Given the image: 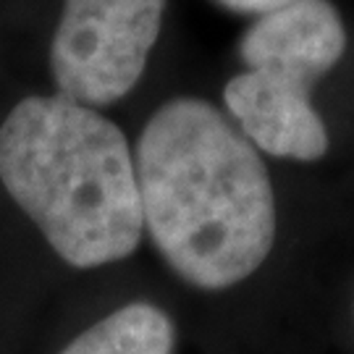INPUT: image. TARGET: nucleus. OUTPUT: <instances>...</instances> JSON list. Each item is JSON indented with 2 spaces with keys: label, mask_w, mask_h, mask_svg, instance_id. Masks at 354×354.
<instances>
[{
  "label": "nucleus",
  "mask_w": 354,
  "mask_h": 354,
  "mask_svg": "<svg viewBox=\"0 0 354 354\" xmlns=\"http://www.w3.org/2000/svg\"><path fill=\"white\" fill-rule=\"evenodd\" d=\"M346 50V29L330 0H297L260 16L239 42L247 71H266L315 87Z\"/></svg>",
  "instance_id": "20e7f679"
},
{
  "label": "nucleus",
  "mask_w": 354,
  "mask_h": 354,
  "mask_svg": "<svg viewBox=\"0 0 354 354\" xmlns=\"http://www.w3.org/2000/svg\"><path fill=\"white\" fill-rule=\"evenodd\" d=\"M215 3H221L223 8L234 13H252V16H268V13L273 11H281V8H286L291 3H297V0H215Z\"/></svg>",
  "instance_id": "0eeeda50"
},
{
  "label": "nucleus",
  "mask_w": 354,
  "mask_h": 354,
  "mask_svg": "<svg viewBox=\"0 0 354 354\" xmlns=\"http://www.w3.org/2000/svg\"><path fill=\"white\" fill-rule=\"evenodd\" d=\"M176 330L160 307L131 302L82 330L61 354H174Z\"/></svg>",
  "instance_id": "423d86ee"
},
{
  "label": "nucleus",
  "mask_w": 354,
  "mask_h": 354,
  "mask_svg": "<svg viewBox=\"0 0 354 354\" xmlns=\"http://www.w3.org/2000/svg\"><path fill=\"white\" fill-rule=\"evenodd\" d=\"M0 181L68 266L100 268L140 247L134 155L95 108L61 95L16 102L0 124Z\"/></svg>",
  "instance_id": "f03ea898"
},
{
  "label": "nucleus",
  "mask_w": 354,
  "mask_h": 354,
  "mask_svg": "<svg viewBox=\"0 0 354 354\" xmlns=\"http://www.w3.org/2000/svg\"><path fill=\"white\" fill-rule=\"evenodd\" d=\"M142 221L165 263L200 289H228L266 263L276 197L250 140L210 102L176 97L134 152Z\"/></svg>",
  "instance_id": "f257e3e1"
},
{
  "label": "nucleus",
  "mask_w": 354,
  "mask_h": 354,
  "mask_svg": "<svg viewBox=\"0 0 354 354\" xmlns=\"http://www.w3.org/2000/svg\"><path fill=\"white\" fill-rule=\"evenodd\" d=\"M165 0H64L50 42L61 97L102 108L127 97L160 37Z\"/></svg>",
  "instance_id": "7ed1b4c3"
},
{
  "label": "nucleus",
  "mask_w": 354,
  "mask_h": 354,
  "mask_svg": "<svg viewBox=\"0 0 354 354\" xmlns=\"http://www.w3.org/2000/svg\"><path fill=\"white\" fill-rule=\"evenodd\" d=\"M310 92L283 76L244 71L226 84L223 100L254 150L310 163L328 152V131Z\"/></svg>",
  "instance_id": "39448f33"
}]
</instances>
